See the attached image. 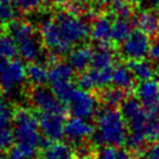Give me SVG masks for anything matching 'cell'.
I'll use <instances>...</instances> for the list:
<instances>
[{"instance_id":"1","label":"cell","mask_w":159,"mask_h":159,"mask_svg":"<svg viewBox=\"0 0 159 159\" xmlns=\"http://www.w3.org/2000/svg\"><path fill=\"white\" fill-rule=\"evenodd\" d=\"M91 29L86 20L69 11L57 12L52 18H44L40 23L42 42L52 55H64L72 47L83 43Z\"/></svg>"},{"instance_id":"2","label":"cell","mask_w":159,"mask_h":159,"mask_svg":"<svg viewBox=\"0 0 159 159\" xmlns=\"http://www.w3.org/2000/svg\"><path fill=\"white\" fill-rule=\"evenodd\" d=\"M121 113L130 130L127 144L131 150H141L146 142L159 139V121L145 111L138 99H127L121 106Z\"/></svg>"},{"instance_id":"3","label":"cell","mask_w":159,"mask_h":159,"mask_svg":"<svg viewBox=\"0 0 159 159\" xmlns=\"http://www.w3.org/2000/svg\"><path fill=\"white\" fill-rule=\"evenodd\" d=\"M14 155L20 159H34L42 144L40 120L27 108H20L13 116Z\"/></svg>"},{"instance_id":"4","label":"cell","mask_w":159,"mask_h":159,"mask_svg":"<svg viewBox=\"0 0 159 159\" xmlns=\"http://www.w3.org/2000/svg\"><path fill=\"white\" fill-rule=\"evenodd\" d=\"M128 123L122 113L106 107L97 117L94 141L102 146H120L128 139Z\"/></svg>"},{"instance_id":"5","label":"cell","mask_w":159,"mask_h":159,"mask_svg":"<svg viewBox=\"0 0 159 159\" xmlns=\"http://www.w3.org/2000/svg\"><path fill=\"white\" fill-rule=\"evenodd\" d=\"M9 36L18 45L19 55L27 61L33 62L41 56L42 47L36 37L34 27L25 21H13L8 27Z\"/></svg>"},{"instance_id":"6","label":"cell","mask_w":159,"mask_h":159,"mask_svg":"<svg viewBox=\"0 0 159 159\" xmlns=\"http://www.w3.org/2000/svg\"><path fill=\"white\" fill-rule=\"evenodd\" d=\"M27 79V67L19 59L0 61V89L6 94H13Z\"/></svg>"},{"instance_id":"7","label":"cell","mask_w":159,"mask_h":159,"mask_svg":"<svg viewBox=\"0 0 159 159\" xmlns=\"http://www.w3.org/2000/svg\"><path fill=\"white\" fill-rule=\"evenodd\" d=\"M73 70L67 63H53L49 69L48 81L52 92L61 101H65L70 93L73 91L72 85Z\"/></svg>"},{"instance_id":"8","label":"cell","mask_w":159,"mask_h":159,"mask_svg":"<svg viewBox=\"0 0 159 159\" xmlns=\"http://www.w3.org/2000/svg\"><path fill=\"white\" fill-rule=\"evenodd\" d=\"M65 103L73 117L89 120L98 111V100L89 91L83 89H73L66 98Z\"/></svg>"},{"instance_id":"9","label":"cell","mask_w":159,"mask_h":159,"mask_svg":"<svg viewBox=\"0 0 159 159\" xmlns=\"http://www.w3.org/2000/svg\"><path fill=\"white\" fill-rule=\"evenodd\" d=\"M150 39L139 30L133 31L121 44V55L131 62L143 61L150 51Z\"/></svg>"},{"instance_id":"10","label":"cell","mask_w":159,"mask_h":159,"mask_svg":"<svg viewBox=\"0 0 159 159\" xmlns=\"http://www.w3.org/2000/svg\"><path fill=\"white\" fill-rule=\"evenodd\" d=\"M30 101L35 108L42 111V114L44 113L64 114V107L62 102L51 89L42 86L35 87L30 93Z\"/></svg>"},{"instance_id":"11","label":"cell","mask_w":159,"mask_h":159,"mask_svg":"<svg viewBox=\"0 0 159 159\" xmlns=\"http://www.w3.org/2000/svg\"><path fill=\"white\" fill-rule=\"evenodd\" d=\"M114 69H105V67H93L91 66L79 77L80 87L83 89H105L111 83Z\"/></svg>"},{"instance_id":"12","label":"cell","mask_w":159,"mask_h":159,"mask_svg":"<svg viewBox=\"0 0 159 159\" xmlns=\"http://www.w3.org/2000/svg\"><path fill=\"white\" fill-rule=\"evenodd\" d=\"M40 129L42 135H44L51 142L59 141L64 136V130H65L64 114H55V113L41 114Z\"/></svg>"},{"instance_id":"13","label":"cell","mask_w":159,"mask_h":159,"mask_svg":"<svg viewBox=\"0 0 159 159\" xmlns=\"http://www.w3.org/2000/svg\"><path fill=\"white\" fill-rule=\"evenodd\" d=\"M94 130L95 128L93 127L91 122H89V120L72 117L65 123L64 135L66 136L69 141L80 143L94 135Z\"/></svg>"},{"instance_id":"14","label":"cell","mask_w":159,"mask_h":159,"mask_svg":"<svg viewBox=\"0 0 159 159\" xmlns=\"http://www.w3.org/2000/svg\"><path fill=\"white\" fill-rule=\"evenodd\" d=\"M111 28L113 22L111 21V19L103 15L98 16L93 21L91 27V37L100 47H107V44L113 41Z\"/></svg>"},{"instance_id":"15","label":"cell","mask_w":159,"mask_h":159,"mask_svg":"<svg viewBox=\"0 0 159 159\" xmlns=\"http://www.w3.org/2000/svg\"><path fill=\"white\" fill-rule=\"evenodd\" d=\"M93 53H94V50L87 45L77 47L73 50H71L69 53L67 64L72 67L73 71L83 72L89 66H91Z\"/></svg>"},{"instance_id":"16","label":"cell","mask_w":159,"mask_h":159,"mask_svg":"<svg viewBox=\"0 0 159 159\" xmlns=\"http://www.w3.org/2000/svg\"><path fill=\"white\" fill-rule=\"evenodd\" d=\"M137 99L145 108L157 107L159 103V83L155 80L141 83L137 87Z\"/></svg>"},{"instance_id":"17","label":"cell","mask_w":159,"mask_h":159,"mask_svg":"<svg viewBox=\"0 0 159 159\" xmlns=\"http://www.w3.org/2000/svg\"><path fill=\"white\" fill-rule=\"evenodd\" d=\"M135 25L138 30L148 36H155L159 34V15L155 11H142L135 18Z\"/></svg>"},{"instance_id":"18","label":"cell","mask_w":159,"mask_h":159,"mask_svg":"<svg viewBox=\"0 0 159 159\" xmlns=\"http://www.w3.org/2000/svg\"><path fill=\"white\" fill-rule=\"evenodd\" d=\"M41 159H75V150L64 142H49L43 146Z\"/></svg>"},{"instance_id":"19","label":"cell","mask_w":159,"mask_h":159,"mask_svg":"<svg viewBox=\"0 0 159 159\" xmlns=\"http://www.w3.org/2000/svg\"><path fill=\"white\" fill-rule=\"evenodd\" d=\"M111 83L115 85V87L123 91H128L131 89L135 83V77L130 67L125 65H117L113 72Z\"/></svg>"},{"instance_id":"20","label":"cell","mask_w":159,"mask_h":159,"mask_svg":"<svg viewBox=\"0 0 159 159\" xmlns=\"http://www.w3.org/2000/svg\"><path fill=\"white\" fill-rule=\"evenodd\" d=\"M49 70L41 63H31L27 67V80L36 87H41L48 81Z\"/></svg>"},{"instance_id":"21","label":"cell","mask_w":159,"mask_h":159,"mask_svg":"<svg viewBox=\"0 0 159 159\" xmlns=\"http://www.w3.org/2000/svg\"><path fill=\"white\" fill-rule=\"evenodd\" d=\"M129 67L133 72L135 79H137L141 83L152 80L153 75H155V67L152 66V64L150 62H146L144 59L137 61V62H131Z\"/></svg>"},{"instance_id":"22","label":"cell","mask_w":159,"mask_h":159,"mask_svg":"<svg viewBox=\"0 0 159 159\" xmlns=\"http://www.w3.org/2000/svg\"><path fill=\"white\" fill-rule=\"evenodd\" d=\"M131 33H133L131 25L128 21V19H116L113 22L111 35H113V41H115L116 43L122 44Z\"/></svg>"},{"instance_id":"23","label":"cell","mask_w":159,"mask_h":159,"mask_svg":"<svg viewBox=\"0 0 159 159\" xmlns=\"http://www.w3.org/2000/svg\"><path fill=\"white\" fill-rule=\"evenodd\" d=\"M101 100L103 103L109 108H114L116 106H122L127 99H125V91L120 89L117 87H111V89H107L102 92Z\"/></svg>"},{"instance_id":"24","label":"cell","mask_w":159,"mask_h":159,"mask_svg":"<svg viewBox=\"0 0 159 159\" xmlns=\"http://www.w3.org/2000/svg\"><path fill=\"white\" fill-rule=\"evenodd\" d=\"M93 159H133V157L124 149H117L113 146H102Z\"/></svg>"},{"instance_id":"25","label":"cell","mask_w":159,"mask_h":159,"mask_svg":"<svg viewBox=\"0 0 159 159\" xmlns=\"http://www.w3.org/2000/svg\"><path fill=\"white\" fill-rule=\"evenodd\" d=\"M18 45L9 35L0 36V61L1 59H14L16 56Z\"/></svg>"},{"instance_id":"26","label":"cell","mask_w":159,"mask_h":159,"mask_svg":"<svg viewBox=\"0 0 159 159\" xmlns=\"http://www.w3.org/2000/svg\"><path fill=\"white\" fill-rule=\"evenodd\" d=\"M16 16V7L12 0H0V20L2 22H13Z\"/></svg>"},{"instance_id":"27","label":"cell","mask_w":159,"mask_h":159,"mask_svg":"<svg viewBox=\"0 0 159 159\" xmlns=\"http://www.w3.org/2000/svg\"><path fill=\"white\" fill-rule=\"evenodd\" d=\"M14 134L9 124H0V149L4 150L13 144Z\"/></svg>"},{"instance_id":"28","label":"cell","mask_w":159,"mask_h":159,"mask_svg":"<svg viewBox=\"0 0 159 159\" xmlns=\"http://www.w3.org/2000/svg\"><path fill=\"white\" fill-rule=\"evenodd\" d=\"M113 12L117 16V19H128L131 14V7L130 4L123 0H116L113 4Z\"/></svg>"},{"instance_id":"29","label":"cell","mask_w":159,"mask_h":159,"mask_svg":"<svg viewBox=\"0 0 159 159\" xmlns=\"http://www.w3.org/2000/svg\"><path fill=\"white\" fill-rule=\"evenodd\" d=\"M15 7L23 12H33L40 8L43 0H12Z\"/></svg>"},{"instance_id":"30","label":"cell","mask_w":159,"mask_h":159,"mask_svg":"<svg viewBox=\"0 0 159 159\" xmlns=\"http://www.w3.org/2000/svg\"><path fill=\"white\" fill-rule=\"evenodd\" d=\"M12 119V111L8 103L0 98V124H9Z\"/></svg>"},{"instance_id":"31","label":"cell","mask_w":159,"mask_h":159,"mask_svg":"<svg viewBox=\"0 0 159 159\" xmlns=\"http://www.w3.org/2000/svg\"><path fill=\"white\" fill-rule=\"evenodd\" d=\"M149 56L153 61H159V36L151 43Z\"/></svg>"},{"instance_id":"32","label":"cell","mask_w":159,"mask_h":159,"mask_svg":"<svg viewBox=\"0 0 159 159\" xmlns=\"http://www.w3.org/2000/svg\"><path fill=\"white\" fill-rule=\"evenodd\" d=\"M145 159H159V142L151 146L145 153Z\"/></svg>"},{"instance_id":"33","label":"cell","mask_w":159,"mask_h":159,"mask_svg":"<svg viewBox=\"0 0 159 159\" xmlns=\"http://www.w3.org/2000/svg\"><path fill=\"white\" fill-rule=\"evenodd\" d=\"M94 1L100 6H108V5H113L116 0H94Z\"/></svg>"},{"instance_id":"34","label":"cell","mask_w":159,"mask_h":159,"mask_svg":"<svg viewBox=\"0 0 159 159\" xmlns=\"http://www.w3.org/2000/svg\"><path fill=\"white\" fill-rule=\"evenodd\" d=\"M4 159H20V158H19V157L16 155H14L13 152L11 151V152H9V155L6 156V157H5Z\"/></svg>"},{"instance_id":"35","label":"cell","mask_w":159,"mask_h":159,"mask_svg":"<svg viewBox=\"0 0 159 159\" xmlns=\"http://www.w3.org/2000/svg\"><path fill=\"white\" fill-rule=\"evenodd\" d=\"M56 4H64V2H69V0H51Z\"/></svg>"},{"instance_id":"36","label":"cell","mask_w":159,"mask_h":159,"mask_svg":"<svg viewBox=\"0 0 159 159\" xmlns=\"http://www.w3.org/2000/svg\"><path fill=\"white\" fill-rule=\"evenodd\" d=\"M149 1H150L153 6H157V7L159 6V0H149Z\"/></svg>"},{"instance_id":"37","label":"cell","mask_w":159,"mask_h":159,"mask_svg":"<svg viewBox=\"0 0 159 159\" xmlns=\"http://www.w3.org/2000/svg\"><path fill=\"white\" fill-rule=\"evenodd\" d=\"M156 119L159 121V103H158V106L156 107Z\"/></svg>"},{"instance_id":"38","label":"cell","mask_w":159,"mask_h":159,"mask_svg":"<svg viewBox=\"0 0 159 159\" xmlns=\"http://www.w3.org/2000/svg\"><path fill=\"white\" fill-rule=\"evenodd\" d=\"M123 1H125V2H128V4H133V2H135V1H136V0H123Z\"/></svg>"},{"instance_id":"39","label":"cell","mask_w":159,"mask_h":159,"mask_svg":"<svg viewBox=\"0 0 159 159\" xmlns=\"http://www.w3.org/2000/svg\"><path fill=\"white\" fill-rule=\"evenodd\" d=\"M1 31H2V21L0 20V36H1Z\"/></svg>"},{"instance_id":"40","label":"cell","mask_w":159,"mask_h":159,"mask_svg":"<svg viewBox=\"0 0 159 159\" xmlns=\"http://www.w3.org/2000/svg\"><path fill=\"white\" fill-rule=\"evenodd\" d=\"M0 159H4V157H2V150L0 149Z\"/></svg>"},{"instance_id":"41","label":"cell","mask_w":159,"mask_h":159,"mask_svg":"<svg viewBox=\"0 0 159 159\" xmlns=\"http://www.w3.org/2000/svg\"><path fill=\"white\" fill-rule=\"evenodd\" d=\"M158 83H159V78H158Z\"/></svg>"}]
</instances>
